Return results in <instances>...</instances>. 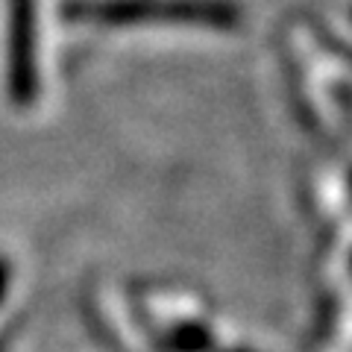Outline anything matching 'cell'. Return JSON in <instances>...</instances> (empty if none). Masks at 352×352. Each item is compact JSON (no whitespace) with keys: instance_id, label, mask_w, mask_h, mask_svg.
<instances>
[{"instance_id":"6da1fadb","label":"cell","mask_w":352,"mask_h":352,"mask_svg":"<svg viewBox=\"0 0 352 352\" xmlns=\"http://www.w3.org/2000/svg\"><path fill=\"white\" fill-rule=\"evenodd\" d=\"M71 18L100 27H135L144 21L206 30H235L241 12L229 0H76L68 6Z\"/></svg>"},{"instance_id":"7a4b0ae2","label":"cell","mask_w":352,"mask_h":352,"mask_svg":"<svg viewBox=\"0 0 352 352\" xmlns=\"http://www.w3.org/2000/svg\"><path fill=\"white\" fill-rule=\"evenodd\" d=\"M9 76L12 94H36V0H9Z\"/></svg>"},{"instance_id":"3957f363","label":"cell","mask_w":352,"mask_h":352,"mask_svg":"<svg viewBox=\"0 0 352 352\" xmlns=\"http://www.w3.org/2000/svg\"><path fill=\"white\" fill-rule=\"evenodd\" d=\"M162 346L168 352H212L214 335L203 323H176L164 332Z\"/></svg>"},{"instance_id":"277c9868","label":"cell","mask_w":352,"mask_h":352,"mask_svg":"<svg viewBox=\"0 0 352 352\" xmlns=\"http://www.w3.org/2000/svg\"><path fill=\"white\" fill-rule=\"evenodd\" d=\"M220 352H252V349H220Z\"/></svg>"}]
</instances>
